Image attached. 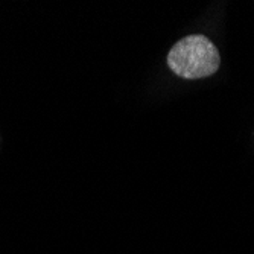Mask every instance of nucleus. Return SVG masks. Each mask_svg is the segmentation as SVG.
<instances>
[{
	"instance_id": "f257e3e1",
	"label": "nucleus",
	"mask_w": 254,
	"mask_h": 254,
	"mask_svg": "<svg viewBox=\"0 0 254 254\" xmlns=\"http://www.w3.org/2000/svg\"><path fill=\"white\" fill-rule=\"evenodd\" d=\"M171 70L184 79H199L213 75L221 64L216 46L204 35L181 38L168 54Z\"/></svg>"
}]
</instances>
